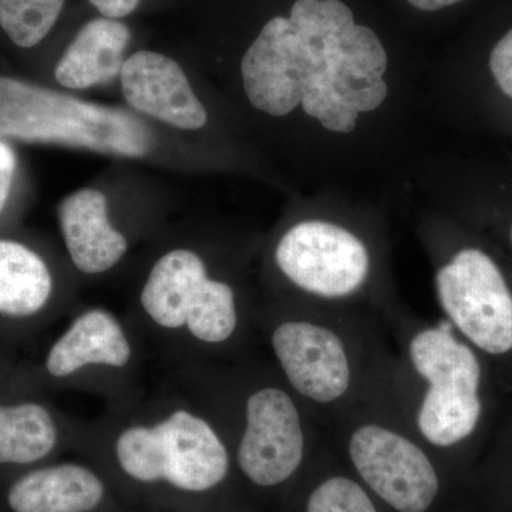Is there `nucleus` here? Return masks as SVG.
<instances>
[{
	"mask_svg": "<svg viewBox=\"0 0 512 512\" xmlns=\"http://www.w3.org/2000/svg\"><path fill=\"white\" fill-rule=\"evenodd\" d=\"M386 70L379 37L340 0H296L289 18L266 23L241 63L249 103L274 117L328 94L346 106Z\"/></svg>",
	"mask_w": 512,
	"mask_h": 512,
	"instance_id": "f257e3e1",
	"label": "nucleus"
},
{
	"mask_svg": "<svg viewBox=\"0 0 512 512\" xmlns=\"http://www.w3.org/2000/svg\"><path fill=\"white\" fill-rule=\"evenodd\" d=\"M187 390V389H185ZM80 439L100 443L128 480L204 494L227 480L231 453L218 421L194 394L111 406Z\"/></svg>",
	"mask_w": 512,
	"mask_h": 512,
	"instance_id": "f03ea898",
	"label": "nucleus"
},
{
	"mask_svg": "<svg viewBox=\"0 0 512 512\" xmlns=\"http://www.w3.org/2000/svg\"><path fill=\"white\" fill-rule=\"evenodd\" d=\"M137 309L131 328L160 343L184 366L229 345L241 326L234 288L212 278L204 258L188 248L170 249L154 262Z\"/></svg>",
	"mask_w": 512,
	"mask_h": 512,
	"instance_id": "7ed1b4c3",
	"label": "nucleus"
},
{
	"mask_svg": "<svg viewBox=\"0 0 512 512\" xmlns=\"http://www.w3.org/2000/svg\"><path fill=\"white\" fill-rule=\"evenodd\" d=\"M0 137L123 157L146 156L153 144L150 128L126 110L5 76H0Z\"/></svg>",
	"mask_w": 512,
	"mask_h": 512,
	"instance_id": "20e7f679",
	"label": "nucleus"
},
{
	"mask_svg": "<svg viewBox=\"0 0 512 512\" xmlns=\"http://www.w3.org/2000/svg\"><path fill=\"white\" fill-rule=\"evenodd\" d=\"M409 356L427 386L417 410V429L433 446H456L480 421V360L457 339L447 319L419 330L410 340Z\"/></svg>",
	"mask_w": 512,
	"mask_h": 512,
	"instance_id": "39448f33",
	"label": "nucleus"
},
{
	"mask_svg": "<svg viewBox=\"0 0 512 512\" xmlns=\"http://www.w3.org/2000/svg\"><path fill=\"white\" fill-rule=\"evenodd\" d=\"M42 369L57 386L103 394L111 406L130 402L140 369L136 332L109 309H84L53 340Z\"/></svg>",
	"mask_w": 512,
	"mask_h": 512,
	"instance_id": "423d86ee",
	"label": "nucleus"
},
{
	"mask_svg": "<svg viewBox=\"0 0 512 512\" xmlns=\"http://www.w3.org/2000/svg\"><path fill=\"white\" fill-rule=\"evenodd\" d=\"M437 296L448 322L488 355L512 350V293L485 252H457L436 275Z\"/></svg>",
	"mask_w": 512,
	"mask_h": 512,
	"instance_id": "0eeeda50",
	"label": "nucleus"
},
{
	"mask_svg": "<svg viewBox=\"0 0 512 512\" xmlns=\"http://www.w3.org/2000/svg\"><path fill=\"white\" fill-rule=\"evenodd\" d=\"M235 458L241 473L262 488L284 484L301 467L306 434L292 394L276 384L249 390L242 403Z\"/></svg>",
	"mask_w": 512,
	"mask_h": 512,
	"instance_id": "6e6552de",
	"label": "nucleus"
},
{
	"mask_svg": "<svg viewBox=\"0 0 512 512\" xmlns=\"http://www.w3.org/2000/svg\"><path fill=\"white\" fill-rule=\"evenodd\" d=\"M275 262L293 285L322 298H345L369 276L366 245L348 229L326 221H303L279 239Z\"/></svg>",
	"mask_w": 512,
	"mask_h": 512,
	"instance_id": "1a4fd4ad",
	"label": "nucleus"
},
{
	"mask_svg": "<svg viewBox=\"0 0 512 512\" xmlns=\"http://www.w3.org/2000/svg\"><path fill=\"white\" fill-rule=\"evenodd\" d=\"M357 474L384 503L399 512H426L439 494L429 456L399 431L377 423L357 427L349 439Z\"/></svg>",
	"mask_w": 512,
	"mask_h": 512,
	"instance_id": "9d476101",
	"label": "nucleus"
},
{
	"mask_svg": "<svg viewBox=\"0 0 512 512\" xmlns=\"http://www.w3.org/2000/svg\"><path fill=\"white\" fill-rule=\"evenodd\" d=\"M269 345L286 383L313 403L342 399L352 383L343 340L311 320L284 319L269 332Z\"/></svg>",
	"mask_w": 512,
	"mask_h": 512,
	"instance_id": "9b49d317",
	"label": "nucleus"
},
{
	"mask_svg": "<svg viewBox=\"0 0 512 512\" xmlns=\"http://www.w3.org/2000/svg\"><path fill=\"white\" fill-rule=\"evenodd\" d=\"M120 80L134 110L181 130H200L207 124V110L170 57L148 50L134 53L121 67Z\"/></svg>",
	"mask_w": 512,
	"mask_h": 512,
	"instance_id": "f8f14e48",
	"label": "nucleus"
},
{
	"mask_svg": "<svg viewBox=\"0 0 512 512\" xmlns=\"http://www.w3.org/2000/svg\"><path fill=\"white\" fill-rule=\"evenodd\" d=\"M59 222L67 254L84 275L106 274L127 254V238L111 224L103 192L86 188L64 198Z\"/></svg>",
	"mask_w": 512,
	"mask_h": 512,
	"instance_id": "ddd939ff",
	"label": "nucleus"
},
{
	"mask_svg": "<svg viewBox=\"0 0 512 512\" xmlns=\"http://www.w3.org/2000/svg\"><path fill=\"white\" fill-rule=\"evenodd\" d=\"M80 424L36 397L0 399V466H30L55 454Z\"/></svg>",
	"mask_w": 512,
	"mask_h": 512,
	"instance_id": "4468645a",
	"label": "nucleus"
},
{
	"mask_svg": "<svg viewBox=\"0 0 512 512\" xmlns=\"http://www.w3.org/2000/svg\"><path fill=\"white\" fill-rule=\"evenodd\" d=\"M55 278L45 259L13 239L0 238V326L43 325L55 301Z\"/></svg>",
	"mask_w": 512,
	"mask_h": 512,
	"instance_id": "2eb2a0df",
	"label": "nucleus"
},
{
	"mask_svg": "<svg viewBox=\"0 0 512 512\" xmlns=\"http://www.w3.org/2000/svg\"><path fill=\"white\" fill-rule=\"evenodd\" d=\"M106 495L92 467L67 461L23 474L10 485L6 501L12 512H94Z\"/></svg>",
	"mask_w": 512,
	"mask_h": 512,
	"instance_id": "dca6fc26",
	"label": "nucleus"
},
{
	"mask_svg": "<svg viewBox=\"0 0 512 512\" xmlns=\"http://www.w3.org/2000/svg\"><path fill=\"white\" fill-rule=\"evenodd\" d=\"M131 33L116 19L90 20L57 63L55 77L66 89L83 90L119 76Z\"/></svg>",
	"mask_w": 512,
	"mask_h": 512,
	"instance_id": "f3484780",
	"label": "nucleus"
},
{
	"mask_svg": "<svg viewBox=\"0 0 512 512\" xmlns=\"http://www.w3.org/2000/svg\"><path fill=\"white\" fill-rule=\"evenodd\" d=\"M64 0H0V26L23 49L39 45L53 29Z\"/></svg>",
	"mask_w": 512,
	"mask_h": 512,
	"instance_id": "a211bd4d",
	"label": "nucleus"
},
{
	"mask_svg": "<svg viewBox=\"0 0 512 512\" xmlns=\"http://www.w3.org/2000/svg\"><path fill=\"white\" fill-rule=\"evenodd\" d=\"M306 512H377L362 485L348 477H332L313 490Z\"/></svg>",
	"mask_w": 512,
	"mask_h": 512,
	"instance_id": "6ab92c4d",
	"label": "nucleus"
},
{
	"mask_svg": "<svg viewBox=\"0 0 512 512\" xmlns=\"http://www.w3.org/2000/svg\"><path fill=\"white\" fill-rule=\"evenodd\" d=\"M490 70L501 92L512 99V29L491 52Z\"/></svg>",
	"mask_w": 512,
	"mask_h": 512,
	"instance_id": "aec40b11",
	"label": "nucleus"
},
{
	"mask_svg": "<svg viewBox=\"0 0 512 512\" xmlns=\"http://www.w3.org/2000/svg\"><path fill=\"white\" fill-rule=\"evenodd\" d=\"M16 170V154L9 144L0 140V212L8 202L13 175Z\"/></svg>",
	"mask_w": 512,
	"mask_h": 512,
	"instance_id": "412c9836",
	"label": "nucleus"
},
{
	"mask_svg": "<svg viewBox=\"0 0 512 512\" xmlns=\"http://www.w3.org/2000/svg\"><path fill=\"white\" fill-rule=\"evenodd\" d=\"M99 10L103 18L121 19L137 9L140 0H89Z\"/></svg>",
	"mask_w": 512,
	"mask_h": 512,
	"instance_id": "4be33fe9",
	"label": "nucleus"
},
{
	"mask_svg": "<svg viewBox=\"0 0 512 512\" xmlns=\"http://www.w3.org/2000/svg\"><path fill=\"white\" fill-rule=\"evenodd\" d=\"M407 2L414 6V8L426 10V12H434V10L456 5V3L463 2V0H407Z\"/></svg>",
	"mask_w": 512,
	"mask_h": 512,
	"instance_id": "5701e85b",
	"label": "nucleus"
},
{
	"mask_svg": "<svg viewBox=\"0 0 512 512\" xmlns=\"http://www.w3.org/2000/svg\"><path fill=\"white\" fill-rule=\"evenodd\" d=\"M510 237H511V244H512V225H511Z\"/></svg>",
	"mask_w": 512,
	"mask_h": 512,
	"instance_id": "b1692460",
	"label": "nucleus"
}]
</instances>
